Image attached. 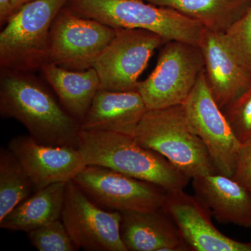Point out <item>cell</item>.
<instances>
[{
	"label": "cell",
	"mask_w": 251,
	"mask_h": 251,
	"mask_svg": "<svg viewBox=\"0 0 251 251\" xmlns=\"http://www.w3.org/2000/svg\"><path fill=\"white\" fill-rule=\"evenodd\" d=\"M0 71L1 117L21 122L38 143L77 148L80 122L56 100L32 73Z\"/></svg>",
	"instance_id": "1"
},
{
	"label": "cell",
	"mask_w": 251,
	"mask_h": 251,
	"mask_svg": "<svg viewBox=\"0 0 251 251\" xmlns=\"http://www.w3.org/2000/svg\"><path fill=\"white\" fill-rule=\"evenodd\" d=\"M77 148L87 166L104 167L164 188L184 190L190 178L165 157L140 145L131 135L81 128Z\"/></svg>",
	"instance_id": "2"
},
{
	"label": "cell",
	"mask_w": 251,
	"mask_h": 251,
	"mask_svg": "<svg viewBox=\"0 0 251 251\" xmlns=\"http://www.w3.org/2000/svg\"><path fill=\"white\" fill-rule=\"evenodd\" d=\"M133 137L190 179L217 173L204 143L191 128L183 105L148 110Z\"/></svg>",
	"instance_id": "3"
},
{
	"label": "cell",
	"mask_w": 251,
	"mask_h": 251,
	"mask_svg": "<svg viewBox=\"0 0 251 251\" xmlns=\"http://www.w3.org/2000/svg\"><path fill=\"white\" fill-rule=\"evenodd\" d=\"M65 6L114 29H145L167 41L198 44L204 29L198 21L175 10L143 0H68Z\"/></svg>",
	"instance_id": "4"
},
{
	"label": "cell",
	"mask_w": 251,
	"mask_h": 251,
	"mask_svg": "<svg viewBox=\"0 0 251 251\" xmlns=\"http://www.w3.org/2000/svg\"><path fill=\"white\" fill-rule=\"evenodd\" d=\"M68 0H33L18 10L0 33V69L40 71L49 62L54 18Z\"/></svg>",
	"instance_id": "5"
},
{
	"label": "cell",
	"mask_w": 251,
	"mask_h": 251,
	"mask_svg": "<svg viewBox=\"0 0 251 251\" xmlns=\"http://www.w3.org/2000/svg\"><path fill=\"white\" fill-rule=\"evenodd\" d=\"M204 69L198 44L167 41L153 72L138 83V92L148 110L183 105Z\"/></svg>",
	"instance_id": "6"
},
{
	"label": "cell",
	"mask_w": 251,
	"mask_h": 251,
	"mask_svg": "<svg viewBox=\"0 0 251 251\" xmlns=\"http://www.w3.org/2000/svg\"><path fill=\"white\" fill-rule=\"evenodd\" d=\"M116 29L115 37L94 61L92 68L100 79V88L114 92L138 91L142 73L164 38L142 29Z\"/></svg>",
	"instance_id": "7"
},
{
	"label": "cell",
	"mask_w": 251,
	"mask_h": 251,
	"mask_svg": "<svg viewBox=\"0 0 251 251\" xmlns=\"http://www.w3.org/2000/svg\"><path fill=\"white\" fill-rule=\"evenodd\" d=\"M115 34L114 28L79 16L64 6L51 27L49 62L69 70H87Z\"/></svg>",
	"instance_id": "8"
},
{
	"label": "cell",
	"mask_w": 251,
	"mask_h": 251,
	"mask_svg": "<svg viewBox=\"0 0 251 251\" xmlns=\"http://www.w3.org/2000/svg\"><path fill=\"white\" fill-rule=\"evenodd\" d=\"M73 181L97 205L120 213L160 209L168 193L152 183L97 166H86Z\"/></svg>",
	"instance_id": "9"
},
{
	"label": "cell",
	"mask_w": 251,
	"mask_h": 251,
	"mask_svg": "<svg viewBox=\"0 0 251 251\" xmlns=\"http://www.w3.org/2000/svg\"><path fill=\"white\" fill-rule=\"evenodd\" d=\"M183 105L191 128L204 143L217 173L232 176L242 144L213 97L204 72Z\"/></svg>",
	"instance_id": "10"
},
{
	"label": "cell",
	"mask_w": 251,
	"mask_h": 251,
	"mask_svg": "<svg viewBox=\"0 0 251 251\" xmlns=\"http://www.w3.org/2000/svg\"><path fill=\"white\" fill-rule=\"evenodd\" d=\"M61 219L78 249L128 251L122 239L121 213L97 205L73 180L67 184Z\"/></svg>",
	"instance_id": "11"
},
{
	"label": "cell",
	"mask_w": 251,
	"mask_h": 251,
	"mask_svg": "<svg viewBox=\"0 0 251 251\" xmlns=\"http://www.w3.org/2000/svg\"><path fill=\"white\" fill-rule=\"evenodd\" d=\"M8 148L18 158L36 190L75 179L87 166L78 148L44 145L30 135H18Z\"/></svg>",
	"instance_id": "12"
},
{
	"label": "cell",
	"mask_w": 251,
	"mask_h": 251,
	"mask_svg": "<svg viewBox=\"0 0 251 251\" xmlns=\"http://www.w3.org/2000/svg\"><path fill=\"white\" fill-rule=\"evenodd\" d=\"M163 207L174 220L191 251H251V242L234 240L216 228L211 211L196 196L184 190L168 193Z\"/></svg>",
	"instance_id": "13"
},
{
	"label": "cell",
	"mask_w": 251,
	"mask_h": 251,
	"mask_svg": "<svg viewBox=\"0 0 251 251\" xmlns=\"http://www.w3.org/2000/svg\"><path fill=\"white\" fill-rule=\"evenodd\" d=\"M198 45L208 87L223 109L251 87V76L229 50L223 33L204 27Z\"/></svg>",
	"instance_id": "14"
},
{
	"label": "cell",
	"mask_w": 251,
	"mask_h": 251,
	"mask_svg": "<svg viewBox=\"0 0 251 251\" xmlns=\"http://www.w3.org/2000/svg\"><path fill=\"white\" fill-rule=\"evenodd\" d=\"M121 214V236L127 251H191L164 208Z\"/></svg>",
	"instance_id": "15"
},
{
	"label": "cell",
	"mask_w": 251,
	"mask_h": 251,
	"mask_svg": "<svg viewBox=\"0 0 251 251\" xmlns=\"http://www.w3.org/2000/svg\"><path fill=\"white\" fill-rule=\"evenodd\" d=\"M196 196L223 224L251 228V191L227 175L215 173L193 179Z\"/></svg>",
	"instance_id": "16"
},
{
	"label": "cell",
	"mask_w": 251,
	"mask_h": 251,
	"mask_svg": "<svg viewBox=\"0 0 251 251\" xmlns=\"http://www.w3.org/2000/svg\"><path fill=\"white\" fill-rule=\"evenodd\" d=\"M148 110L138 91L114 92L100 88L81 122V128L133 136Z\"/></svg>",
	"instance_id": "17"
},
{
	"label": "cell",
	"mask_w": 251,
	"mask_h": 251,
	"mask_svg": "<svg viewBox=\"0 0 251 251\" xmlns=\"http://www.w3.org/2000/svg\"><path fill=\"white\" fill-rule=\"evenodd\" d=\"M40 71L58 97L59 103L81 124L100 88L95 69L92 67L85 71L69 70L49 62Z\"/></svg>",
	"instance_id": "18"
},
{
	"label": "cell",
	"mask_w": 251,
	"mask_h": 251,
	"mask_svg": "<svg viewBox=\"0 0 251 251\" xmlns=\"http://www.w3.org/2000/svg\"><path fill=\"white\" fill-rule=\"evenodd\" d=\"M67 183H55L36 190L0 221V227L28 232L60 219Z\"/></svg>",
	"instance_id": "19"
},
{
	"label": "cell",
	"mask_w": 251,
	"mask_h": 251,
	"mask_svg": "<svg viewBox=\"0 0 251 251\" xmlns=\"http://www.w3.org/2000/svg\"><path fill=\"white\" fill-rule=\"evenodd\" d=\"M170 8L198 21L204 28L224 33L239 19L251 4V0H143Z\"/></svg>",
	"instance_id": "20"
},
{
	"label": "cell",
	"mask_w": 251,
	"mask_h": 251,
	"mask_svg": "<svg viewBox=\"0 0 251 251\" xmlns=\"http://www.w3.org/2000/svg\"><path fill=\"white\" fill-rule=\"evenodd\" d=\"M36 191L12 151L9 148L0 149V221Z\"/></svg>",
	"instance_id": "21"
},
{
	"label": "cell",
	"mask_w": 251,
	"mask_h": 251,
	"mask_svg": "<svg viewBox=\"0 0 251 251\" xmlns=\"http://www.w3.org/2000/svg\"><path fill=\"white\" fill-rule=\"evenodd\" d=\"M27 234L33 247L39 251H75L79 249L61 219Z\"/></svg>",
	"instance_id": "22"
},
{
	"label": "cell",
	"mask_w": 251,
	"mask_h": 251,
	"mask_svg": "<svg viewBox=\"0 0 251 251\" xmlns=\"http://www.w3.org/2000/svg\"><path fill=\"white\" fill-rule=\"evenodd\" d=\"M223 34L229 50L251 76V4Z\"/></svg>",
	"instance_id": "23"
},
{
	"label": "cell",
	"mask_w": 251,
	"mask_h": 251,
	"mask_svg": "<svg viewBox=\"0 0 251 251\" xmlns=\"http://www.w3.org/2000/svg\"><path fill=\"white\" fill-rule=\"evenodd\" d=\"M222 110L239 143H251V86Z\"/></svg>",
	"instance_id": "24"
},
{
	"label": "cell",
	"mask_w": 251,
	"mask_h": 251,
	"mask_svg": "<svg viewBox=\"0 0 251 251\" xmlns=\"http://www.w3.org/2000/svg\"><path fill=\"white\" fill-rule=\"evenodd\" d=\"M232 177L251 191V143L241 146Z\"/></svg>",
	"instance_id": "25"
},
{
	"label": "cell",
	"mask_w": 251,
	"mask_h": 251,
	"mask_svg": "<svg viewBox=\"0 0 251 251\" xmlns=\"http://www.w3.org/2000/svg\"><path fill=\"white\" fill-rule=\"evenodd\" d=\"M16 14L11 0H0V25H6Z\"/></svg>",
	"instance_id": "26"
},
{
	"label": "cell",
	"mask_w": 251,
	"mask_h": 251,
	"mask_svg": "<svg viewBox=\"0 0 251 251\" xmlns=\"http://www.w3.org/2000/svg\"><path fill=\"white\" fill-rule=\"evenodd\" d=\"M13 6H14L15 12H17L18 10L21 9L24 5L30 2L33 0H11Z\"/></svg>",
	"instance_id": "27"
}]
</instances>
